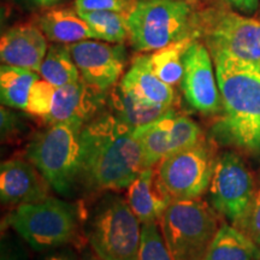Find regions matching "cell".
Returning <instances> with one entry per match:
<instances>
[{"label": "cell", "instance_id": "obj_1", "mask_svg": "<svg viewBox=\"0 0 260 260\" xmlns=\"http://www.w3.org/2000/svg\"><path fill=\"white\" fill-rule=\"evenodd\" d=\"M134 130L110 113L94 117L81 133L80 183L90 190L118 191L144 170Z\"/></svg>", "mask_w": 260, "mask_h": 260}, {"label": "cell", "instance_id": "obj_2", "mask_svg": "<svg viewBox=\"0 0 260 260\" xmlns=\"http://www.w3.org/2000/svg\"><path fill=\"white\" fill-rule=\"evenodd\" d=\"M212 59L222 98L214 134L245 153L260 154V65L228 53Z\"/></svg>", "mask_w": 260, "mask_h": 260}, {"label": "cell", "instance_id": "obj_3", "mask_svg": "<svg viewBox=\"0 0 260 260\" xmlns=\"http://www.w3.org/2000/svg\"><path fill=\"white\" fill-rule=\"evenodd\" d=\"M83 125L80 122L48 124L25 149V159L37 167L52 189L67 197L80 183Z\"/></svg>", "mask_w": 260, "mask_h": 260}, {"label": "cell", "instance_id": "obj_4", "mask_svg": "<svg viewBox=\"0 0 260 260\" xmlns=\"http://www.w3.org/2000/svg\"><path fill=\"white\" fill-rule=\"evenodd\" d=\"M159 225L172 260H205L220 226L217 211L201 198L174 199Z\"/></svg>", "mask_w": 260, "mask_h": 260}, {"label": "cell", "instance_id": "obj_5", "mask_svg": "<svg viewBox=\"0 0 260 260\" xmlns=\"http://www.w3.org/2000/svg\"><path fill=\"white\" fill-rule=\"evenodd\" d=\"M6 224L34 251H47L59 248L76 237L80 212L76 205L48 197L16 206L6 217Z\"/></svg>", "mask_w": 260, "mask_h": 260}, {"label": "cell", "instance_id": "obj_6", "mask_svg": "<svg viewBox=\"0 0 260 260\" xmlns=\"http://www.w3.org/2000/svg\"><path fill=\"white\" fill-rule=\"evenodd\" d=\"M129 39L139 52H154L188 37H197L186 0H139L128 18Z\"/></svg>", "mask_w": 260, "mask_h": 260}, {"label": "cell", "instance_id": "obj_7", "mask_svg": "<svg viewBox=\"0 0 260 260\" xmlns=\"http://www.w3.org/2000/svg\"><path fill=\"white\" fill-rule=\"evenodd\" d=\"M88 237L100 260H139L141 222L125 198L107 197L98 206Z\"/></svg>", "mask_w": 260, "mask_h": 260}, {"label": "cell", "instance_id": "obj_8", "mask_svg": "<svg viewBox=\"0 0 260 260\" xmlns=\"http://www.w3.org/2000/svg\"><path fill=\"white\" fill-rule=\"evenodd\" d=\"M211 56L228 53L260 64V22L233 11H209L195 21Z\"/></svg>", "mask_w": 260, "mask_h": 260}, {"label": "cell", "instance_id": "obj_9", "mask_svg": "<svg viewBox=\"0 0 260 260\" xmlns=\"http://www.w3.org/2000/svg\"><path fill=\"white\" fill-rule=\"evenodd\" d=\"M254 188L252 172L240 155L225 152L217 159L209 187L210 204L233 225H239L245 217Z\"/></svg>", "mask_w": 260, "mask_h": 260}, {"label": "cell", "instance_id": "obj_10", "mask_svg": "<svg viewBox=\"0 0 260 260\" xmlns=\"http://www.w3.org/2000/svg\"><path fill=\"white\" fill-rule=\"evenodd\" d=\"M216 160L204 140L169 155L157 165L175 200L201 198L209 190Z\"/></svg>", "mask_w": 260, "mask_h": 260}, {"label": "cell", "instance_id": "obj_11", "mask_svg": "<svg viewBox=\"0 0 260 260\" xmlns=\"http://www.w3.org/2000/svg\"><path fill=\"white\" fill-rule=\"evenodd\" d=\"M144 154V168L157 167L162 159L203 140L199 124L170 109L155 121L134 130Z\"/></svg>", "mask_w": 260, "mask_h": 260}, {"label": "cell", "instance_id": "obj_12", "mask_svg": "<svg viewBox=\"0 0 260 260\" xmlns=\"http://www.w3.org/2000/svg\"><path fill=\"white\" fill-rule=\"evenodd\" d=\"M212 56L203 42L194 40L183 54L181 88L191 109L203 115H213L222 109L218 81Z\"/></svg>", "mask_w": 260, "mask_h": 260}, {"label": "cell", "instance_id": "obj_13", "mask_svg": "<svg viewBox=\"0 0 260 260\" xmlns=\"http://www.w3.org/2000/svg\"><path fill=\"white\" fill-rule=\"evenodd\" d=\"M69 47L81 77L89 86L106 93L118 83L125 67V52L122 46L88 39Z\"/></svg>", "mask_w": 260, "mask_h": 260}, {"label": "cell", "instance_id": "obj_14", "mask_svg": "<svg viewBox=\"0 0 260 260\" xmlns=\"http://www.w3.org/2000/svg\"><path fill=\"white\" fill-rule=\"evenodd\" d=\"M51 186L28 159L12 158L0 167V198L3 204L19 206L48 198Z\"/></svg>", "mask_w": 260, "mask_h": 260}, {"label": "cell", "instance_id": "obj_15", "mask_svg": "<svg viewBox=\"0 0 260 260\" xmlns=\"http://www.w3.org/2000/svg\"><path fill=\"white\" fill-rule=\"evenodd\" d=\"M104 92L89 86L82 77L73 83L58 87L52 102L51 111L44 119L47 124L61 122L92 121L103 105Z\"/></svg>", "mask_w": 260, "mask_h": 260}, {"label": "cell", "instance_id": "obj_16", "mask_svg": "<svg viewBox=\"0 0 260 260\" xmlns=\"http://www.w3.org/2000/svg\"><path fill=\"white\" fill-rule=\"evenodd\" d=\"M47 38L37 24L14 25L3 34L0 40V58L3 64L40 71L46 57Z\"/></svg>", "mask_w": 260, "mask_h": 260}, {"label": "cell", "instance_id": "obj_17", "mask_svg": "<svg viewBox=\"0 0 260 260\" xmlns=\"http://www.w3.org/2000/svg\"><path fill=\"white\" fill-rule=\"evenodd\" d=\"M125 199L140 222L158 223L174 200L158 167L144 169L129 187Z\"/></svg>", "mask_w": 260, "mask_h": 260}, {"label": "cell", "instance_id": "obj_18", "mask_svg": "<svg viewBox=\"0 0 260 260\" xmlns=\"http://www.w3.org/2000/svg\"><path fill=\"white\" fill-rule=\"evenodd\" d=\"M122 86L145 102L171 107L175 90L157 76L149 63L148 54H140L132 61L130 69L121 80Z\"/></svg>", "mask_w": 260, "mask_h": 260}, {"label": "cell", "instance_id": "obj_19", "mask_svg": "<svg viewBox=\"0 0 260 260\" xmlns=\"http://www.w3.org/2000/svg\"><path fill=\"white\" fill-rule=\"evenodd\" d=\"M37 25L48 40L56 44L71 45L88 39H98L77 10L53 8L42 12L37 19Z\"/></svg>", "mask_w": 260, "mask_h": 260}, {"label": "cell", "instance_id": "obj_20", "mask_svg": "<svg viewBox=\"0 0 260 260\" xmlns=\"http://www.w3.org/2000/svg\"><path fill=\"white\" fill-rule=\"evenodd\" d=\"M109 104L112 115L133 130L155 121L171 109L140 99L135 94L124 88L121 82L111 88Z\"/></svg>", "mask_w": 260, "mask_h": 260}, {"label": "cell", "instance_id": "obj_21", "mask_svg": "<svg viewBox=\"0 0 260 260\" xmlns=\"http://www.w3.org/2000/svg\"><path fill=\"white\" fill-rule=\"evenodd\" d=\"M205 260H260V246L235 225L219 226Z\"/></svg>", "mask_w": 260, "mask_h": 260}, {"label": "cell", "instance_id": "obj_22", "mask_svg": "<svg viewBox=\"0 0 260 260\" xmlns=\"http://www.w3.org/2000/svg\"><path fill=\"white\" fill-rule=\"evenodd\" d=\"M39 73L24 68L3 64L0 68V98L6 107L25 111L32 84L40 79Z\"/></svg>", "mask_w": 260, "mask_h": 260}, {"label": "cell", "instance_id": "obj_23", "mask_svg": "<svg viewBox=\"0 0 260 260\" xmlns=\"http://www.w3.org/2000/svg\"><path fill=\"white\" fill-rule=\"evenodd\" d=\"M39 74L42 79L48 81L57 88L81 79L69 45L56 42L48 46L46 57L42 61Z\"/></svg>", "mask_w": 260, "mask_h": 260}, {"label": "cell", "instance_id": "obj_24", "mask_svg": "<svg viewBox=\"0 0 260 260\" xmlns=\"http://www.w3.org/2000/svg\"><path fill=\"white\" fill-rule=\"evenodd\" d=\"M194 38H184L148 54L152 69L165 83L172 87L181 83L183 76V54L195 40Z\"/></svg>", "mask_w": 260, "mask_h": 260}, {"label": "cell", "instance_id": "obj_25", "mask_svg": "<svg viewBox=\"0 0 260 260\" xmlns=\"http://www.w3.org/2000/svg\"><path fill=\"white\" fill-rule=\"evenodd\" d=\"M96 38L110 44H123L129 39V15L115 11L79 12Z\"/></svg>", "mask_w": 260, "mask_h": 260}, {"label": "cell", "instance_id": "obj_26", "mask_svg": "<svg viewBox=\"0 0 260 260\" xmlns=\"http://www.w3.org/2000/svg\"><path fill=\"white\" fill-rule=\"evenodd\" d=\"M139 260H172L158 223L141 224Z\"/></svg>", "mask_w": 260, "mask_h": 260}, {"label": "cell", "instance_id": "obj_27", "mask_svg": "<svg viewBox=\"0 0 260 260\" xmlns=\"http://www.w3.org/2000/svg\"><path fill=\"white\" fill-rule=\"evenodd\" d=\"M56 89L57 87H54L48 81L39 79L32 84L30 92H29L25 112L34 117H39V118H46L51 111Z\"/></svg>", "mask_w": 260, "mask_h": 260}, {"label": "cell", "instance_id": "obj_28", "mask_svg": "<svg viewBox=\"0 0 260 260\" xmlns=\"http://www.w3.org/2000/svg\"><path fill=\"white\" fill-rule=\"evenodd\" d=\"M236 228L260 246V178L255 182L254 193L248 210Z\"/></svg>", "mask_w": 260, "mask_h": 260}, {"label": "cell", "instance_id": "obj_29", "mask_svg": "<svg viewBox=\"0 0 260 260\" xmlns=\"http://www.w3.org/2000/svg\"><path fill=\"white\" fill-rule=\"evenodd\" d=\"M139 0H76L77 12L115 11L130 15Z\"/></svg>", "mask_w": 260, "mask_h": 260}, {"label": "cell", "instance_id": "obj_30", "mask_svg": "<svg viewBox=\"0 0 260 260\" xmlns=\"http://www.w3.org/2000/svg\"><path fill=\"white\" fill-rule=\"evenodd\" d=\"M2 140L6 141V140L15 138L18 133L23 130L24 125L19 121V118L12 112L11 110L6 109L3 105L2 106Z\"/></svg>", "mask_w": 260, "mask_h": 260}, {"label": "cell", "instance_id": "obj_31", "mask_svg": "<svg viewBox=\"0 0 260 260\" xmlns=\"http://www.w3.org/2000/svg\"><path fill=\"white\" fill-rule=\"evenodd\" d=\"M0 260H27L23 247L9 235H3L0 245Z\"/></svg>", "mask_w": 260, "mask_h": 260}, {"label": "cell", "instance_id": "obj_32", "mask_svg": "<svg viewBox=\"0 0 260 260\" xmlns=\"http://www.w3.org/2000/svg\"><path fill=\"white\" fill-rule=\"evenodd\" d=\"M225 2L242 15H253L259 6V0H225Z\"/></svg>", "mask_w": 260, "mask_h": 260}, {"label": "cell", "instance_id": "obj_33", "mask_svg": "<svg viewBox=\"0 0 260 260\" xmlns=\"http://www.w3.org/2000/svg\"><path fill=\"white\" fill-rule=\"evenodd\" d=\"M41 260H76V258H75V255L70 251L64 249V251L50 252Z\"/></svg>", "mask_w": 260, "mask_h": 260}, {"label": "cell", "instance_id": "obj_34", "mask_svg": "<svg viewBox=\"0 0 260 260\" xmlns=\"http://www.w3.org/2000/svg\"><path fill=\"white\" fill-rule=\"evenodd\" d=\"M34 2L41 6H51L53 4H57L60 0H34Z\"/></svg>", "mask_w": 260, "mask_h": 260}, {"label": "cell", "instance_id": "obj_35", "mask_svg": "<svg viewBox=\"0 0 260 260\" xmlns=\"http://www.w3.org/2000/svg\"><path fill=\"white\" fill-rule=\"evenodd\" d=\"M89 260H100L99 258H98V259H89Z\"/></svg>", "mask_w": 260, "mask_h": 260}, {"label": "cell", "instance_id": "obj_36", "mask_svg": "<svg viewBox=\"0 0 260 260\" xmlns=\"http://www.w3.org/2000/svg\"><path fill=\"white\" fill-rule=\"evenodd\" d=\"M259 65H260V64H259Z\"/></svg>", "mask_w": 260, "mask_h": 260}]
</instances>
